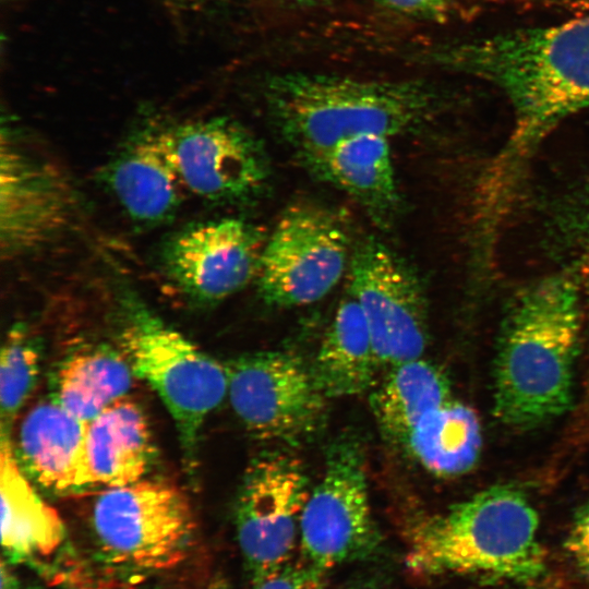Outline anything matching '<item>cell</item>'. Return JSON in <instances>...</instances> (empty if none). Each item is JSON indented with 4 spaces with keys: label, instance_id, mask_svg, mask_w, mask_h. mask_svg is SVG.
<instances>
[{
    "label": "cell",
    "instance_id": "cell-4",
    "mask_svg": "<svg viewBox=\"0 0 589 589\" xmlns=\"http://www.w3.org/2000/svg\"><path fill=\"white\" fill-rule=\"evenodd\" d=\"M271 118L301 163L364 134L388 139L419 130L438 109V95L419 81L361 80L291 72L265 91Z\"/></svg>",
    "mask_w": 589,
    "mask_h": 589
},
{
    "label": "cell",
    "instance_id": "cell-33",
    "mask_svg": "<svg viewBox=\"0 0 589 589\" xmlns=\"http://www.w3.org/2000/svg\"><path fill=\"white\" fill-rule=\"evenodd\" d=\"M293 1H298V2H309V1H314V0H293Z\"/></svg>",
    "mask_w": 589,
    "mask_h": 589
},
{
    "label": "cell",
    "instance_id": "cell-6",
    "mask_svg": "<svg viewBox=\"0 0 589 589\" xmlns=\"http://www.w3.org/2000/svg\"><path fill=\"white\" fill-rule=\"evenodd\" d=\"M194 527L183 492L147 478L100 491L91 514L96 555L111 569L131 576L181 563L192 545Z\"/></svg>",
    "mask_w": 589,
    "mask_h": 589
},
{
    "label": "cell",
    "instance_id": "cell-20",
    "mask_svg": "<svg viewBox=\"0 0 589 589\" xmlns=\"http://www.w3.org/2000/svg\"><path fill=\"white\" fill-rule=\"evenodd\" d=\"M134 376L123 352L106 345L85 346L60 363L52 397L88 422L108 406L127 397Z\"/></svg>",
    "mask_w": 589,
    "mask_h": 589
},
{
    "label": "cell",
    "instance_id": "cell-8",
    "mask_svg": "<svg viewBox=\"0 0 589 589\" xmlns=\"http://www.w3.org/2000/svg\"><path fill=\"white\" fill-rule=\"evenodd\" d=\"M364 453L350 437L328 449L323 474L302 512L300 560L326 574L347 562L365 558L381 536L374 521Z\"/></svg>",
    "mask_w": 589,
    "mask_h": 589
},
{
    "label": "cell",
    "instance_id": "cell-18",
    "mask_svg": "<svg viewBox=\"0 0 589 589\" xmlns=\"http://www.w3.org/2000/svg\"><path fill=\"white\" fill-rule=\"evenodd\" d=\"M86 424L52 396L34 406L13 447L23 472L53 493H77Z\"/></svg>",
    "mask_w": 589,
    "mask_h": 589
},
{
    "label": "cell",
    "instance_id": "cell-1",
    "mask_svg": "<svg viewBox=\"0 0 589 589\" xmlns=\"http://www.w3.org/2000/svg\"><path fill=\"white\" fill-rule=\"evenodd\" d=\"M435 59L490 83L510 105L509 137L484 175L478 201L500 216L541 141L589 109V15L462 41L437 51Z\"/></svg>",
    "mask_w": 589,
    "mask_h": 589
},
{
    "label": "cell",
    "instance_id": "cell-15",
    "mask_svg": "<svg viewBox=\"0 0 589 589\" xmlns=\"http://www.w3.org/2000/svg\"><path fill=\"white\" fill-rule=\"evenodd\" d=\"M101 177L123 212L141 226L172 219L188 192L175 161L168 125L157 122L135 131Z\"/></svg>",
    "mask_w": 589,
    "mask_h": 589
},
{
    "label": "cell",
    "instance_id": "cell-10",
    "mask_svg": "<svg viewBox=\"0 0 589 589\" xmlns=\"http://www.w3.org/2000/svg\"><path fill=\"white\" fill-rule=\"evenodd\" d=\"M310 492L301 461L288 453H262L247 468L236 503V530L251 584L294 560Z\"/></svg>",
    "mask_w": 589,
    "mask_h": 589
},
{
    "label": "cell",
    "instance_id": "cell-2",
    "mask_svg": "<svg viewBox=\"0 0 589 589\" xmlns=\"http://www.w3.org/2000/svg\"><path fill=\"white\" fill-rule=\"evenodd\" d=\"M581 297L566 268L526 286L512 300L493 364V413L503 424L532 429L572 407Z\"/></svg>",
    "mask_w": 589,
    "mask_h": 589
},
{
    "label": "cell",
    "instance_id": "cell-30",
    "mask_svg": "<svg viewBox=\"0 0 589 589\" xmlns=\"http://www.w3.org/2000/svg\"><path fill=\"white\" fill-rule=\"evenodd\" d=\"M202 589H230V585L223 576H214Z\"/></svg>",
    "mask_w": 589,
    "mask_h": 589
},
{
    "label": "cell",
    "instance_id": "cell-29",
    "mask_svg": "<svg viewBox=\"0 0 589 589\" xmlns=\"http://www.w3.org/2000/svg\"><path fill=\"white\" fill-rule=\"evenodd\" d=\"M1 589H23L16 575L5 564L4 560L1 562Z\"/></svg>",
    "mask_w": 589,
    "mask_h": 589
},
{
    "label": "cell",
    "instance_id": "cell-24",
    "mask_svg": "<svg viewBox=\"0 0 589 589\" xmlns=\"http://www.w3.org/2000/svg\"><path fill=\"white\" fill-rule=\"evenodd\" d=\"M39 349L38 340L25 324L16 323L8 330L0 356L1 441H11L17 413L36 386Z\"/></svg>",
    "mask_w": 589,
    "mask_h": 589
},
{
    "label": "cell",
    "instance_id": "cell-7",
    "mask_svg": "<svg viewBox=\"0 0 589 589\" xmlns=\"http://www.w3.org/2000/svg\"><path fill=\"white\" fill-rule=\"evenodd\" d=\"M353 248L340 219L312 203L289 206L266 239L257 275L261 298L279 308L314 303L349 268Z\"/></svg>",
    "mask_w": 589,
    "mask_h": 589
},
{
    "label": "cell",
    "instance_id": "cell-13",
    "mask_svg": "<svg viewBox=\"0 0 589 589\" xmlns=\"http://www.w3.org/2000/svg\"><path fill=\"white\" fill-rule=\"evenodd\" d=\"M175 161L188 192L212 202H237L262 191L269 160L262 143L228 117L168 125Z\"/></svg>",
    "mask_w": 589,
    "mask_h": 589
},
{
    "label": "cell",
    "instance_id": "cell-3",
    "mask_svg": "<svg viewBox=\"0 0 589 589\" xmlns=\"http://www.w3.org/2000/svg\"><path fill=\"white\" fill-rule=\"evenodd\" d=\"M538 529L528 496L515 485H494L410 524L406 566L421 576L532 586L548 574Z\"/></svg>",
    "mask_w": 589,
    "mask_h": 589
},
{
    "label": "cell",
    "instance_id": "cell-16",
    "mask_svg": "<svg viewBox=\"0 0 589 589\" xmlns=\"http://www.w3.org/2000/svg\"><path fill=\"white\" fill-rule=\"evenodd\" d=\"M155 452L144 411L130 398H121L86 424L77 493L146 478Z\"/></svg>",
    "mask_w": 589,
    "mask_h": 589
},
{
    "label": "cell",
    "instance_id": "cell-21",
    "mask_svg": "<svg viewBox=\"0 0 589 589\" xmlns=\"http://www.w3.org/2000/svg\"><path fill=\"white\" fill-rule=\"evenodd\" d=\"M1 532L11 556L46 553L61 540L57 513L39 497L21 469L11 441L0 446Z\"/></svg>",
    "mask_w": 589,
    "mask_h": 589
},
{
    "label": "cell",
    "instance_id": "cell-11",
    "mask_svg": "<svg viewBox=\"0 0 589 589\" xmlns=\"http://www.w3.org/2000/svg\"><path fill=\"white\" fill-rule=\"evenodd\" d=\"M348 292L366 318L381 364L421 358L428 341V302L410 265L369 237L353 247Z\"/></svg>",
    "mask_w": 589,
    "mask_h": 589
},
{
    "label": "cell",
    "instance_id": "cell-17",
    "mask_svg": "<svg viewBox=\"0 0 589 589\" xmlns=\"http://www.w3.org/2000/svg\"><path fill=\"white\" fill-rule=\"evenodd\" d=\"M388 137L345 140L302 164L321 181L352 197L378 226L389 227L401 209Z\"/></svg>",
    "mask_w": 589,
    "mask_h": 589
},
{
    "label": "cell",
    "instance_id": "cell-5",
    "mask_svg": "<svg viewBox=\"0 0 589 589\" xmlns=\"http://www.w3.org/2000/svg\"><path fill=\"white\" fill-rule=\"evenodd\" d=\"M120 340L134 375L159 396L171 416L192 481L207 417L228 396V369L165 323L136 296H121Z\"/></svg>",
    "mask_w": 589,
    "mask_h": 589
},
{
    "label": "cell",
    "instance_id": "cell-14",
    "mask_svg": "<svg viewBox=\"0 0 589 589\" xmlns=\"http://www.w3.org/2000/svg\"><path fill=\"white\" fill-rule=\"evenodd\" d=\"M266 238L253 225L224 218L187 227L161 253L170 280L201 304L218 303L257 278Z\"/></svg>",
    "mask_w": 589,
    "mask_h": 589
},
{
    "label": "cell",
    "instance_id": "cell-19",
    "mask_svg": "<svg viewBox=\"0 0 589 589\" xmlns=\"http://www.w3.org/2000/svg\"><path fill=\"white\" fill-rule=\"evenodd\" d=\"M382 365L357 300L348 292L338 304L313 365V375L327 398L360 395L375 386Z\"/></svg>",
    "mask_w": 589,
    "mask_h": 589
},
{
    "label": "cell",
    "instance_id": "cell-31",
    "mask_svg": "<svg viewBox=\"0 0 589 589\" xmlns=\"http://www.w3.org/2000/svg\"><path fill=\"white\" fill-rule=\"evenodd\" d=\"M177 2L191 3V2H201L202 0H173Z\"/></svg>",
    "mask_w": 589,
    "mask_h": 589
},
{
    "label": "cell",
    "instance_id": "cell-28",
    "mask_svg": "<svg viewBox=\"0 0 589 589\" xmlns=\"http://www.w3.org/2000/svg\"><path fill=\"white\" fill-rule=\"evenodd\" d=\"M402 14L434 22H444L449 12V0H378Z\"/></svg>",
    "mask_w": 589,
    "mask_h": 589
},
{
    "label": "cell",
    "instance_id": "cell-32",
    "mask_svg": "<svg viewBox=\"0 0 589 589\" xmlns=\"http://www.w3.org/2000/svg\"><path fill=\"white\" fill-rule=\"evenodd\" d=\"M354 589H377V588L363 586V587H358V588H354Z\"/></svg>",
    "mask_w": 589,
    "mask_h": 589
},
{
    "label": "cell",
    "instance_id": "cell-9",
    "mask_svg": "<svg viewBox=\"0 0 589 589\" xmlns=\"http://www.w3.org/2000/svg\"><path fill=\"white\" fill-rule=\"evenodd\" d=\"M226 365L229 401L254 437L298 444L314 436L323 425L327 397L300 357L262 351Z\"/></svg>",
    "mask_w": 589,
    "mask_h": 589
},
{
    "label": "cell",
    "instance_id": "cell-12",
    "mask_svg": "<svg viewBox=\"0 0 589 589\" xmlns=\"http://www.w3.org/2000/svg\"><path fill=\"white\" fill-rule=\"evenodd\" d=\"M75 196L52 163L26 148L10 129L0 140V244L8 259L51 242L71 224Z\"/></svg>",
    "mask_w": 589,
    "mask_h": 589
},
{
    "label": "cell",
    "instance_id": "cell-22",
    "mask_svg": "<svg viewBox=\"0 0 589 589\" xmlns=\"http://www.w3.org/2000/svg\"><path fill=\"white\" fill-rule=\"evenodd\" d=\"M450 400L449 383L433 363L421 358L390 366L372 388L370 405L383 433L401 445L428 412Z\"/></svg>",
    "mask_w": 589,
    "mask_h": 589
},
{
    "label": "cell",
    "instance_id": "cell-27",
    "mask_svg": "<svg viewBox=\"0 0 589 589\" xmlns=\"http://www.w3.org/2000/svg\"><path fill=\"white\" fill-rule=\"evenodd\" d=\"M564 546L578 573L589 579V501L576 510Z\"/></svg>",
    "mask_w": 589,
    "mask_h": 589
},
{
    "label": "cell",
    "instance_id": "cell-25",
    "mask_svg": "<svg viewBox=\"0 0 589 589\" xmlns=\"http://www.w3.org/2000/svg\"><path fill=\"white\" fill-rule=\"evenodd\" d=\"M325 574L304 562L292 560L259 581L251 589H325Z\"/></svg>",
    "mask_w": 589,
    "mask_h": 589
},
{
    "label": "cell",
    "instance_id": "cell-26",
    "mask_svg": "<svg viewBox=\"0 0 589 589\" xmlns=\"http://www.w3.org/2000/svg\"><path fill=\"white\" fill-rule=\"evenodd\" d=\"M577 211L572 214V230L575 243V254L572 265L567 268L578 281L581 296H586L589 302V200H580Z\"/></svg>",
    "mask_w": 589,
    "mask_h": 589
},
{
    "label": "cell",
    "instance_id": "cell-23",
    "mask_svg": "<svg viewBox=\"0 0 589 589\" xmlns=\"http://www.w3.org/2000/svg\"><path fill=\"white\" fill-rule=\"evenodd\" d=\"M428 471L453 477L469 471L481 448L474 411L452 399L424 414L401 443Z\"/></svg>",
    "mask_w": 589,
    "mask_h": 589
}]
</instances>
